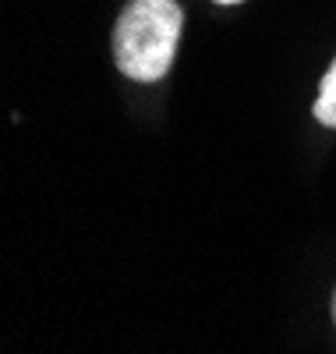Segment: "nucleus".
I'll return each instance as SVG.
<instances>
[{
    "label": "nucleus",
    "mask_w": 336,
    "mask_h": 354,
    "mask_svg": "<svg viewBox=\"0 0 336 354\" xmlns=\"http://www.w3.org/2000/svg\"><path fill=\"white\" fill-rule=\"evenodd\" d=\"M180 21L185 15L177 0H128L113 25V61L120 75L160 82L174 64Z\"/></svg>",
    "instance_id": "f257e3e1"
},
{
    "label": "nucleus",
    "mask_w": 336,
    "mask_h": 354,
    "mask_svg": "<svg viewBox=\"0 0 336 354\" xmlns=\"http://www.w3.org/2000/svg\"><path fill=\"white\" fill-rule=\"evenodd\" d=\"M312 110H315V121H322L326 128H336V61L319 85V96H315Z\"/></svg>",
    "instance_id": "f03ea898"
},
{
    "label": "nucleus",
    "mask_w": 336,
    "mask_h": 354,
    "mask_svg": "<svg viewBox=\"0 0 336 354\" xmlns=\"http://www.w3.org/2000/svg\"><path fill=\"white\" fill-rule=\"evenodd\" d=\"M333 322H336V290H333Z\"/></svg>",
    "instance_id": "7ed1b4c3"
},
{
    "label": "nucleus",
    "mask_w": 336,
    "mask_h": 354,
    "mask_svg": "<svg viewBox=\"0 0 336 354\" xmlns=\"http://www.w3.org/2000/svg\"><path fill=\"white\" fill-rule=\"evenodd\" d=\"M216 4H237V0H216Z\"/></svg>",
    "instance_id": "20e7f679"
}]
</instances>
